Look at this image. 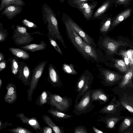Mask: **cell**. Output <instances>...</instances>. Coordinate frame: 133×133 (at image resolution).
<instances>
[{
  "instance_id": "d6a6232c",
  "label": "cell",
  "mask_w": 133,
  "mask_h": 133,
  "mask_svg": "<svg viewBox=\"0 0 133 133\" xmlns=\"http://www.w3.org/2000/svg\"><path fill=\"white\" fill-rule=\"evenodd\" d=\"M85 77L84 76H82L80 78L78 82L77 85V91H80L84 86L85 81Z\"/></svg>"
},
{
  "instance_id": "7402d4cb",
  "label": "cell",
  "mask_w": 133,
  "mask_h": 133,
  "mask_svg": "<svg viewBox=\"0 0 133 133\" xmlns=\"http://www.w3.org/2000/svg\"><path fill=\"white\" fill-rule=\"evenodd\" d=\"M126 72L121 83V87L124 86L131 81L133 77V66H130Z\"/></svg>"
},
{
  "instance_id": "ba28073f",
  "label": "cell",
  "mask_w": 133,
  "mask_h": 133,
  "mask_svg": "<svg viewBox=\"0 0 133 133\" xmlns=\"http://www.w3.org/2000/svg\"><path fill=\"white\" fill-rule=\"evenodd\" d=\"M102 45L110 54L116 53L120 46L129 45L127 42L117 41L109 38H105L102 42Z\"/></svg>"
},
{
  "instance_id": "6da1fadb",
  "label": "cell",
  "mask_w": 133,
  "mask_h": 133,
  "mask_svg": "<svg viewBox=\"0 0 133 133\" xmlns=\"http://www.w3.org/2000/svg\"><path fill=\"white\" fill-rule=\"evenodd\" d=\"M43 19L45 24L47 23L48 31L46 35L56 41L57 40L66 49L67 48L64 43V40L59 31L57 20L54 12L47 5L43 6Z\"/></svg>"
},
{
  "instance_id": "f1b7e54d",
  "label": "cell",
  "mask_w": 133,
  "mask_h": 133,
  "mask_svg": "<svg viewBox=\"0 0 133 133\" xmlns=\"http://www.w3.org/2000/svg\"><path fill=\"white\" fill-rule=\"evenodd\" d=\"M132 120L131 119L126 118L122 123L120 129L121 131L126 129L130 125Z\"/></svg>"
},
{
  "instance_id": "ab89813d",
  "label": "cell",
  "mask_w": 133,
  "mask_h": 133,
  "mask_svg": "<svg viewBox=\"0 0 133 133\" xmlns=\"http://www.w3.org/2000/svg\"><path fill=\"white\" fill-rule=\"evenodd\" d=\"M43 133H53L52 128L49 126H44L42 128Z\"/></svg>"
},
{
  "instance_id": "d6986e66",
  "label": "cell",
  "mask_w": 133,
  "mask_h": 133,
  "mask_svg": "<svg viewBox=\"0 0 133 133\" xmlns=\"http://www.w3.org/2000/svg\"><path fill=\"white\" fill-rule=\"evenodd\" d=\"M102 72L106 80L109 82H114L118 80L120 77L119 75L107 70H104Z\"/></svg>"
},
{
  "instance_id": "277c9868",
  "label": "cell",
  "mask_w": 133,
  "mask_h": 133,
  "mask_svg": "<svg viewBox=\"0 0 133 133\" xmlns=\"http://www.w3.org/2000/svg\"><path fill=\"white\" fill-rule=\"evenodd\" d=\"M64 22L65 26L66 34L68 39L80 53L85 56L88 57V56L85 53L84 49V41L66 21Z\"/></svg>"
},
{
  "instance_id": "ee69618b",
  "label": "cell",
  "mask_w": 133,
  "mask_h": 133,
  "mask_svg": "<svg viewBox=\"0 0 133 133\" xmlns=\"http://www.w3.org/2000/svg\"><path fill=\"white\" fill-rule=\"evenodd\" d=\"M6 63L5 61H3L0 63V71L3 70L6 67Z\"/></svg>"
},
{
  "instance_id": "60d3db41",
  "label": "cell",
  "mask_w": 133,
  "mask_h": 133,
  "mask_svg": "<svg viewBox=\"0 0 133 133\" xmlns=\"http://www.w3.org/2000/svg\"><path fill=\"white\" fill-rule=\"evenodd\" d=\"M74 133H87L83 128L81 127H77L74 129Z\"/></svg>"
},
{
  "instance_id": "3957f363",
  "label": "cell",
  "mask_w": 133,
  "mask_h": 133,
  "mask_svg": "<svg viewBox=\"0 0 133 133\" xmlns=\"http://www.w3.org/2000/svg\"><path fill=\"white\" fill-rule=\"evenodd\" d=\"M47 61H43L39 63L33 68L31 71V76L28 90V99L31 102L34 90L36 88L38 81L41 77Z\"/></svg>"
},
{
  "instance_id": "8d00e7d4",
  "label": "cell",
  "mask_w": 133,
  "mask_h": 133,
  "mask_svg": "<svg viewBox=\"0 0 133 133\" xmlns=\"http://www.w3.org/2000/svg\"><path fill=\"white\" fill-rule=\"evenodd\" d=\"M13 131L16 133H33L30 130L22 128H18L14 129Z\"/></svg>"
},
{
  "instance_id": "5b68a950",
  "label": "cell",
  "mask_w": 133,
  "mask_h": 133,
  "mask_svg": "<svg viewBox=\"0 0 133 133\" xmlns=\"http://www.w3.org/2000/svg\"><path fill=\"white\" fill-rule=\"evenodd\" d=\"M98 4L97 1H94L91 2L88 1L72 3L73 6L78 9L85 19L88 21L92 19L94 10Z\"/></svg>"
},
{
  "instance_id": "4fadbf2b",
  "label": "cell",
  "mask_w": 133,
  "mask_h": 133,
  "mask_svg": "<svg viewBox=\"0 0 133 133\" xmlns=\"http://www.w3.org/2000/svg\"><path fill=\"white\" fill-rule=\"evenodd\" d=\"M42 118L45 123L51 127L55 133H64V127L56 125L48 116L44 115Z\"/></svg>"
},
{
  "instance_id": "603a6c76",
  "label": "cell",
  "mask_w": 133,
  "mask_h": 133,
  "mask_svg": "<svg viewBox=\"0 0 133 133\" xmlns=\"http://www.w3.org/2000/svg\"><path fill=\"white\" fill-rule=\"evenodd\" d=\"M84 49L87 54L96 60L97 59V56L95 49L91 46L84 41L83 42Z\"/></svg>"
},
{
  "instance_id": "f6af8a7d",
  "label": "cell",
  "mask_w": 133,
  "mask_h": 133,
  "mask_svg": "<svg viewBox=\"0 0 133 133\" xmlns=\"http://www.w3.org/2000/svg\"><path fill=\"white\" fill-rule=\"evenodd\" d=\"M72 3H80L84 2H88V1H93L94 0H70Z\"/></svg>"
},
{
  "instance_id": "4dcf8cb0",
  "label": "cell",
  "mask_w": 133,
  "mask_h": 133,
  "mask_svg": "<svg viewBox=\"0 0 133 133\" xmlns=\"http://www.w3.org/2000/svg\"><path fill=\"white\" fill-rule=\"evenodd\" d=\"M119 55H121L124 59L125 63L128 68H129V61L128 58L127 54L126 51L124 50H121L119 53Z\"/></svg>"
},
{
  "instance_id": "836d02e7",
  "label": "cell",
  "mask_w": 133,
  "mask_h": 133,
  "mask_svg": "<svg viewBox=\"0 0 133 133\" xmlns=\"http://www.w3.org/2000/svg\"><path fill=\"white\" fill-rule=\"evenodd\" d=\"M22 23L25 26L30 28H36L38 27L35 23L26 19L23 20Z\"/></svg>"
},
{
  "instance_id": "74e56055",
  "label": "cell",
  "mask_w": 133,
  "mask_h": 133,
  "mask_svg": "<svg viewBox=\"0 0 133 133\" xmlns=\"http://www.w3.org/2000/svg\"><path fill=\"white\" fill-rule=\"evenodd\" d=\"M17 29L18 32L19 33H25L27 32L26 28L23 26L17 25Z\"/></svg>"
},
{
  "instance_id": "7bdbcfd3",
  "label": "cell",
  "mask_w": 133,
  "mask_h": 133,
  "mask_svg": "<svg viewBox=\"0 0 133 133\" xmlns=\"http://www.w3.org/2000/svg\"><path fill=\"white\" fill-rule=\"evenodd\" d=\"M114 108V106L110 104L108 105L104 109V111L105 112H108L111 111L113 110Z\"/></svg>"
},
{
  "instance_id": "ac0fdd59",
  "label": "cell",
  "mask_w": 133,
  "mask_h": 133,
  "mask_svg": "<svg viewBox=\"0 0 133 133\" xmlns=\"http://www.w3.org/2000/svg\"><path fill=\"white\" fill-rule=\"evenodd\" d=\"M90 100V96L88 95L85 96L75 106L74 112L76 113L77 112L83 110L89 103Z\"/></svg>"
},
{
  "instance_id": "44dd1931",
  "label": "cell",
  "mask_w": 133,
  "mask_h": 133,
  "mask_svg": "<svg viewBox=\"0 0 133 133\" xmlns=\"http://www.w3.org/2000/svg\"><path fill=\"white\" fill-rule=\"evenodd\" d=\"M47 112L54 117L61 119H69L72 117V115L67 114L50 108L48 110Z\"/></svg>"
},
{
  "instance_id": "7a4b0ae2",
  "label": "cell",
  "mask_w": 133,
  "mask_h": 133,
  "mask_svg": "<svg viewBox=\"0 0 133 133\" xmlns=\"http://www.w3.org/2000/svg\"><path fill=\"white\" fill-rule=\"evenodd\" d=\"M47 104L50 109L65 113L68 111L72 104L71 99L67 96L62 97L56 94L50 92Z\"/></svg>"
},
{
  "instance_id": "bcb514c9",
  "label": "cell",
  "mask_w": 133,
  "mask_h": 133,
  "mask_svg": "<svg viewBox=\"0 0 133 133\" xmlns=\"http://www.w3.org/2000/svg\"><path fill=\"white\" fill-rule=\"evenodd\" d=\"M5 38V36L4 34L0 32V41H3Z\"/></svg>"
},
{
  "instance_id": "2e32d148",
  "label": "cell",
  "mask_w": 133,
  "mask_h": 133,
  "mask_svg": "<svg viewBox=\"0 0 133 133\" xmlns=\"http://www.w3.org/2000/svg\"><path fill=\"white\" fill-rule=\"evenodd\" d=\"M50 92L49 91L44 90L36 99L35 104L40 106H43L44 104H47Z\"/></svg>"
},
{
  "instance_id": "f546056e",
  "label": "cell",
  "mask_w": 133,
  "mask_h": 133,
  "mask_svg": "<svg viewBox=\"0 0 133 133\" xmlns=\"http://www.w3.org/2000/svg\"><path fill=\"white\" fill-rule=\"evenodd\" d=\"M49 41L51 44L56 51L60 55H63V54L56 41L50 37H48Z\"/></svg>"
},
{
  "instance_id": "f35d334b",
  "label": "cell",
  "mask_w": 133,
  "mask_h": 133,
  "mask_svg": "<svg viewBox=\"0 0 133 133\" xmlns=\"http://www.w3.org/2000/svg\"><path fill=\"white\" fill-rule=\"evenodd\" d=\"M11 95H16L14 91V88L12 87L9 88L8 89L7 94L5 97H8Z\"/></svg>"
},
{
  "instance_id": "52a82bcc",
  "label": "cell",
  "mask_w": 133,
  "mask_h": 133,
  "mask_svg": "<svg viewBox=\"0 0 133 133\" xmlns=\"http://www.w3.org/2000/svg\"><path fill=\"white\" fill-rule=\"evenodd\" d=\"M115 0H106L93 13L92 19H102L109 14L108 12L112 8Z\"/></svg>"
},
{
  "instance_id": "e0dca14e",
  "label": "cell",
  "mask_w": 133,
  "mask_h": 133,
  "mask_svg": "<svg viewBox=\"0 0 133 133\" xmlns=\"http://www.w3.org/2000/svg\"><path fill=\"white\" fill-rule=\"evenodd\" d=\"M9 50L14 55L24 60H27L30 57V54L26 51L19 49L10 48Z\"/></svg>"
},
{
  "instance_id": "30bf717a",
  "label": "cell",
  "mask_w": 133,
  "mask_h": 133,
  "mask_svg": "<svg viewBox=\"0 0 133 133\" xmlns=\"http://www.w3.org/2000/svg\"><path fill=\"white\" fill-rule=\"evenodd\" d=\"M132 12L131 7H128L124 10L113 17L110 26H116L122 22L130 17Z\"/></svg>"
},
{
  "instance_id": "cb8c5ba5",
  "label": "cell",
  "mask_w": 133,
  "mask_h": 133,
  "mask_svg": "<svg viewBox=\"0 0 133 133\" xmlns=\"http://www.w3.org/2000/svg\"><path fill=\"white\" fill-rule=\"evenodd\" d=\"M0 6V11L5 6L10 4H14L18 5H23L24 3L22 0H2Z\"/></svg>"
},
{
  "instance_id": "9c48e42d",
  "label": "cell",
  "mask_w": 133,
  "mask_h": 133,
  "mask_svg": "<svg viewBox=\"0 0 133 133\" xmlns=\"http://www.w3.org/2000/svg\"><path fill=\"white\" fill-rule=\"evenodd\" d=\"M66 21L84 42L91 45L92 43V41L90 36L71 18H69Z\"/></svg>"
},
{
  "instance_id": "9a60e30c",
  "label": "cell",
  "mask_w": 133,
  "mask_h": 133,
  "mask_svg": "<svg viewBox=\"0 0 133 133\" xmlns=\"http://www.w3.org/2000/svg\"><path fill=\"white\" fill-rule=\"evenodd\" d=\"M113 16L108 14L102 18L100 30L102 32H107L110 27Z\"/></svg>"
},
{
  "instance_id": "8fae6325",
  "label": "cell",
  "mask_w": 133,
  "mask_h": 133,
  "mask_svg": "<svg viewBox=\"0 0 133 133\" xmlns=\"http://www.w3.org/2000/svg\"><path fill=\"white\" fill-rule=\"evenodd\" d=\"M22 120L24 123H26L34 130L37 133H43L42 128L40 125L37 118L35 117L28 118L24 114L21 115Z\"/></svg>"
},
{
  "instance_id": "f907efd6",
  "label": "cell",
  "mask_w": 133,
  "mask_h": 133,
  "mask_svg": "<svg viewBox=\"0 0 133 133\" xmlns=\"http://www.w3.org/2000/svg\"><path fill=\"white\" fill-rule=\"evenodd\" d=\"M1 79H0V84H1Z\"/></svg>"
},
{
  "instance_id": "1f68e13d",
  "label": "cell",
  "mask_w": 133,
  "mask_h": 133,
  "mask_svg": "<svg viewBox=\"0 0 133 133\" xmlns=\"http://www.w3.org/2000/svg\"><path fill=\"white\" fill-rule=\"evenodd\" d=\"M126 52L129 61L130 67L133 66V50L132 49H129L126 51Z\"/></svg>"
},
{
  "instance_id": "816d5d0a",
  "label": "cell",
  "mask_w": 133,
  "mask_h": 133,
  "mask_svg": "<svg viewBox=\"0 0 133 133\" xmlns=\"http://www.w3.org/2000/svg\"><path fill=\"white\" fill-rule=\"evenodd\" d=\"M1 122H0V126L1 125Z\"/></svg>"
},
{
  "instance_id": "ffe728a7",
  "label": "cell",
  "mask_w": 133,
  "mask_h": 133,
  "mask_svg": "<svg viewBox=\"0 0 133 133\" xmlns=\"http://www.w3.org/2000/svg\"><path fill=\"white\" fill-rule=\"evenodd\" d=\"M31 76V71L28 65L25 64L23 67L22 78L25 83L29 85Z\"/></svg>"
},
{
  "instance_id": "5bb4252c",
  "label": "cell",
  "mask_w": 133,
  "mask_h": 133,
  "mask_svg": "<svg viewBox=\"0 0 133 133\" xmlns=\"http://www.w3.org/2000/svg\"><path fill=\"white\" fill-rule=\"evenodd\" d=\"M47 46L45 42L41 41L39 44H31L20 47L32 52L44 50Z\"/></svg>"
},
{
  "instance_id": "d4e9b609",
  "label": "cell",
  "mask_w": 133,
  "mask_h": 133,
  "mask_svg": "<svg viewBox=\"0 0 133 133\" xmlns=\"http://www.w3.org/2000/svg\"><path fill=\"white\" fill-rule=\"evenodd\" d=\"M62 69L64 72L68 74L76 75L77 74L72 64L63 63L62 65Z\"/></svg>"
},
{
  "instance_id": "484cf974",
  "label": "cell",
  "mask_w": 133,
  "mask_h": 133,
  "mask_svg": "<svg viewBox=\"0 0 133 133\" xmlns=\"http://www.w3.org/2000/svg\"><path fill=\"white\" fill-rule=\"evenodd\" d=\"M114 66L116 68L122 72H126L129 69L127 67L125 62L122 60H115Z\"/></svg>"
},
{
  "instance_id": "4316f807",
  "label": "cell",
  "mask_w": 133,
  "mask_h": 133,
  "mask_svg": "<svg viewBox=\"0 0 133 133\" xmlns=\"http://www.w3.org/2000/svg\"><path fill=\"white\" fill-rule=\"evenodd\" d=\"M92 98L93 100L100 99L104 101H106L107 99V96L100 91H96L93 93Z\"/></svg>"
},
{
  "instance_id": "7c38bea8",
  "label": "cell",
  "mask_w": 133,
  "mask_h": 133,
  "mask_svg": "<svg viewBox=\"0 0 133 133\" xmlns=\"http://www.w3.org/2000/svg\"><path fill=\"white\" fill-rule=\"evenodd\" d=\"M21 9L19 5H9L4 10L1 15H5L8 18L11 19L21 11Z\"/></svg>"
},
{
  "instance_id": "681fc988",
  "label": "cell",
  "mask_w": 133,
  "mask_h": 133,
  "mask_svg": "<svg viewBox=\"0 0 133 133\" xmlns=\"http://www.w3.org/2000/svg\"><path fill=\"white\" fill-rule=\"evenodd\" d=\"M64 0H60L61 2H63L64 1Z\"/></svg>"
},
{
  "instance_id": "d590c367",
  "label": "cell",
  "mask_w": 133,
  "mask_h": 133,
  "mask_svg": "<svg viewBox=\"0 0 133 133\" xmlns=\"http://www.w3.org/2000/svg\"><path fill=\"white\" fill-rule=\"evenodd\" d=\"M18 65L15 59H14L12 61V72L13 74H16L18 71Z\"/></svg>"
},
{
  "instance_id": "7dc6e473",
  "label": "cell",
  "mask_w": 133,
  "mask_h": 133,
  "mask_svg": "<svg viewBox=\"0 0 133 133\" xmlns=\"http://www.w3.org/2000/svg\"><path fill=\"white\" fill-rule=\"evenodd\" d=\"M93 129L95 132L96 133H103V132L102 131L99 130L97 128H95L94 127H93Z\"/></svg>"
},
{
  "instance_id": "e575fe53",
  "label": "cell",
  "mask_w": 133,
  "mask_h": 133,
  "mask_svg": "<svg viewBox=\"0 0 133 133\" xmlns=\"http://www.w3.org/2000/svg\"><path fill=\"white\" fill-rule=\"evenodd\" d=\"M118 120V119L116 118H112L109 119L107 121V127L109 128H113Z\"/></svg>"
},
{
  "instance_id": "8992f818",
  "label": "cell",
  "mask_w": 133,
  "mask_h": 133,
  "mask_svg": "<svg viewBox=\"0 0 133 133\" xmlns=\"http://www.w3.org/2000/svg\"><path fill=\"white\" fill-rule=\"evenodd\" d=\"M47 81L54 87L59 88L63 86L58 71L51 63L49 65Z\"/></svg>"
},
{
  "instance_id": "b9f144b4",
  "label": "cell",
  "mask_w": 133,
  "mask_h": 133,
  "mask_svg": "<svg viewBox=\"0 0 133 133\" xmlns=\"http://www.w3.org/2000/svg\"><path fill=\"white\" fill-rule=\"evenodd\" d=\"M122 104L126 109L128 110V111L132 113H133V109L132 107L130 105H127L124 103L122 102Z\"/></svg>"
},
{
  "instance_id": "c3c4849f",
  "label": "cell",
  "mask_w": 133,
  "mask_h": 133,
  "mask_svg": "<svg viewBox=\"0 0 133 133\" xmlns=\"http://www.w3.org/2000/svg\"><path fill=\"white\" fill-rule=\"evenodd\" d=\"M4 58V57L3 55L0 52V62L3 61Z\"/></svg>"
},
{
  "instance_id": "83f0119b",
  "label": "cell",
  "mask_w": 133,
  "mask_h": 133,
  "mask_svg": "<svg viewBox=\"0 0 133 133\" xmlns=\"http://www.w3.org/2000/svg\"><path fill=\"white\" fill-rule=\"evenodd\" d=\"M132 0H115L114 4V6L116 7L122 5L125 8L128 7L131 4Z\"/></svg>"
}]
</instances>
